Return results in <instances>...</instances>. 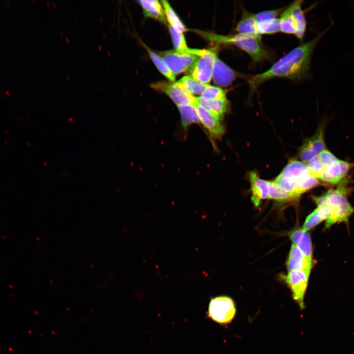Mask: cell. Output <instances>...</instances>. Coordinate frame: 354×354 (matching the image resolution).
<instances>
[{"instance_id": "1", "label": "cell", "mask_w": 354, "mask_h": 354, "mask_svg": "<svg viewBox=\"0 0 354 354\" xmlns=\"http://www.w3.org/2000/svg\"><path fill=\"white\" fill-rule=\"evenodd\" d=\"M329 27L316 37L289 51L267 70L249 76L247 82L252 92L264 82L273 78L299 80L308 73L312 54L317 43Z\"/></svg>"}, {"instance_id": "2", "label": "cell", "mask_w": 354, "mask_h": 354, "mask_svg": "<svg viewBox=\"0 0 354 354\" xmlns=\"http://www.w3.org/2000/svg\"><path fill=\"white\" fill-rule=\"evenodd\" d=\"M348 193L345 185H341L329 189L322 196L313 197L324 218L326 228L338 223H348L354 213V207L348 200Z\"/></svg>"}, {"instance_id": "3", "label": "cell", "mask_w": 354, "mask_h": 354, "mask_svg": "<svg viewBox=\"0 0 354 354\" xmlns=\"http://www.w3.org/2000/svg\"><path fill=\"white\" fill-rule=\"evenodd\" d=\"M274 181L294 199L316 187L319 181L310 173L306 164L292 159Z\"/></svg>"}, {"instance_id": "4", "label": "cell", "mask_w": 354, "mask_h": 354, "mask_svg": "<svg viewBox=\"0 0 354 354\" xmlns=\"http://www.w3.org/2000/svg\"><path fill=\"white\" fill-rule=\"evenodd\" d=\"M209 40L220 43L233 44L246 53L255 62L271 59V54L264 47L260 35L238 33L223 36L212 33L203 34Z\"/></svg>"}, {"instance_id": "5", "label": "cell", "mask_w": 354, "mask_h": 354, "mask_svg": "<svg viewBox=\"0 0 354 354\" xmlns=\"http://www.w3.org/2000/svg\"><path fill=\"white\" fill-rule=\"evenodd\" d=\"M318 156L323 168L320 180L328 184L334 185L342 182L350 170L354 167V163L341 160L326 149Z\"/></svg>"}, {"instance_id": "6", "label": "cell", "mask_w": 354, "mask_h": 354, "mask_svg": "<svg viewBox=\"0 0 354 354\" xmlns=\"http://www.w3.org/2000/svg\"><path fill=\"white\" fill-rule=\"evenodd\" d=\"M236 312L235 303L228 296H215L209 301L207 313L208 317L219 324L225 325L231 323Z\"/></svg>"}, {"instance_id": "7", "label": "cell", "mask_w": 354, "mask_h": 354, "mask_svg": "<svg viewBox=\"0 0 354 354\" xmlns=\"http://www.w3.org/2000/svg\"><path fill=\"white\" fill-rule=\"evenodd\" d=\"M159 54L175 76L190 69L200 57L189 52L175 49L159 52Z\"/></svg>"}, {"instance_id": "8", "label": "cell", "mask_w": 354, "mask_h": 354, "mask_svg": "<svg viewBox=\"0 0 354 354\" xmlns=\"http://www.w3.org/2000/svg\"><path fill=\"white\" fill-rule=\"evenodd\" d=\"M216 51L212 49H202L199 58L190 69V76L199 82L207 84L212 78Z\"/></svg>"}, {"instance_id": "9", "label": "cell", "mask_w": 354, "mask_h": 354, "mask_svg": "<svg viewBox=\"0 0 354 354\" xmlns=\"http://www.w3.org/2000/svg\"><path fill=\"white\" fill-rule=\"evenodd\" d=\"M310 274L302 270H294L289 271L286 276H283L284 280L291 289L294 299L301 309L305 307L304 297Z\"/></svg>"}, {"instance_id": "10", "label": "cell", "mask_w": 354, "mask_h": 354, "mask_svg": "<svg viewBox=\"0 0 354 354\" xmlns=\"http://www.w3.org/2000/svg\"><path fill=\"white\" fill-rule=\"evenodd\" d=\"M154 89L167 94L177 105H193L195 103V96L184 91L174 82L160 81L152 84Z\"/></svg>"}, {"instance_id": "11", "label": "cell", "mask_w": 354, "mask_h": 354, "mask_svg": "<svg viewBox=\"0 0 354 354\" xmlns=\"http://www.w3.org/2000/svg\"><path fill=\"white\" fill-rule=\"evenodd\" d=\"M194 105L197 111L200 123L207 130L211 137L215 139L221 138L225 131L222 119L205 109L196 102Z\"/></svg>"}, {"instance_id": "12", "label": "cell", "mask_w": 354, "mask_h": 354, "mask_svg": "<svg viewBox=\"0 0 354 354\" xmlns=\"http://www.w3.org/2000/svg\"><path fill=\"white\" fill-rule=\"evenodd\" d=\"M239 74L221 60L216 58L213 65L212 78L218 86L226 87L230 85Z\"/></svg>"}, {"instance_id": "13", "label": "cell", "mask_w": 354, "mask_h": 354, "mask_svg": "<svg viewBox=\"0 0 354 354\" xmlns=\"http://www.w3.org/2000/svg\"><path fill=\"white\" fill-rule=\"evenodd\" d=\"M312 266V259L307 257L295 245L293 244L287 262L289 271L302 270L310 274Z\"/></svg>"}, {"instance_id": "14", "label": "cell", "mask_w": 354, "mask_h": 354, "mask_svg": "<svg viewBox=\"0 0 354 354\" xmlns=\"http://www.w3.org/2000/svg\"><path fill=\"white\" fill-rule=\"evenodd\" d=\"M249 179L252 193L251 199L254 205L258 206L262 200L268 198L267 181L260 178L258 174L254 171L250 173Z\"/></svg>"}, {"instance_id": "15", "label": "cell", "mask_w": 354, "mask_h": 354, "mask_svg": "<svg viewBox=\"0 0 354 354\" xmlns=\"http://www.w3.org/2000/svg\"><path fill=\"white\" fill-rule=\"evenodd\" d=\"M195 102L205 109L223 119L228 110L229 102L226 97L206 100L200 96H195Z\"/></svg>"}, {"instance_id": "16", "label": "cell", "mask_w": 354, "mask_h": 354, "mask_svg": "<svg viewBox=\"0 0 354 354\" xmlns=\"http://www.w3.org/2000/svg\"><path fill=\"white\" fill-rule=\"evenodd\" d=\"M302 0H296L289 6L296 27L295 35L300 40L303 38L307 25L304 13L302 9Z\"/></svg>"}, {"instance_id": "17", "label": "cell", "mask_w": 354, "mask_h": 354, "mask_svg": "<svg viewBox=\"0 0 354 354\" xmlns=\"http://www.w3.org/2000/svg\"><path fill=\"white\" fill-rule=\"evenodd\" d=\"M293 244L295 245L307 257L312 259V246L310 236L303 229L293 232L290 236Z\"/></svg>"}, {"instance_id": "18", "label": "cell", "mask_w": 354, "mask_h": 354, "mask_svg": "<svg viewBox=\"0 0 354 354\" xmlns=\"http://www.w3.org/2000/svg\"><path fill=\"white\" fill-rule=\"evenodd\" d=\"M137 2L142 6L146 17H150L165 23L166 17L164 9L157 0H141Z\"/></svg>"}, {"instance_id": "19", "label": "cell", "mask_w": 354, "mask_h": 354, "mask_svg": "<svg viewBox=\"0 0 354 354\" xmlns=\"http://www.w3.org/2000/svg\"><path fill=\"white\" fill-rule=\"evenodd\" d=\"M236 30L238 33L260 35L255 14L243 10L241 18L237 23Z\"/></svg>"}, {"instance_id": "20", "label": "cell", "mask_w": 354, "mask_h": 354, "mask_svg": "<svg viewBox=\"0 0 354 354\" xmlns=\"http://www.w3.org/2000/svg\"><path fill=\"white\" fill-rule=\"evenodd\" d=\"M186 92L191 95H201L208 84H205L190 76H185L175 83Z\"/></svg>"}, {"instance_id": "21", "label": "cell", "mask_w": 354, "mask_h": 354, "mask_svg": "<svg viewBox=\"0 0 354 354\" xmlns=\"http://www.w3.org/2000/svg\"><path fill=\"white\" fill-rule=\"evenodd\" d=\"M177 107L181 117V125L184 130H186L190 125L200 122L194 105H179Z\"/></svg>"}, {"instance_id": "22", "label": "cell", "mask_w": 354, "mask_h": 354, "mask_svg": "<svg viewBox=\"0 0 354 354\" xmlns=\"http://www.w3.org/2000/svg\"><path fill=\"white\" fill-rule=\"evenodd\" d=\"M304 142L315 155H319L325 149L323 127L319 126L315 134Z\"/></svg>"}, {"instance_id": "23", "label": "cell", "mask_w": 354, "mask_h": 354, "mask_svg": "<svg viewBox=\"0 0 354 354\" xmlns=\"http://www.w3.org/2000/svg\"><path fill=\"white\" fill-rule=\"evenodd\" d=\"M163 6L165 15L169 24L175 29L177 31L182 32L185 31L187 29L181 22L177 15L169 4L168 1L165 0H161Z\"/></svg>"}, {"instance_id": "24", "label": "cell", "mask_w": 354, "mask_h": 354, "mask_svg": "<svg viewBox=\"0 0 354 354\" xmlns=\"http://www.w3.org/2000/svg\"><path fill=\"white\" fill-rule=\"evenodd\" d=\"M279 20L280 31L289 34H295L296 27L289 7L282 12Z\"/></svg>"}, {"instance_id": "25", "label": "cell", "mask_w": 354, "mask_h": 354, "mask_svg": "<svg viewBox=\"0 0 354 354\" xmlns=\"http://www.w3.org/2000/svg\"><path fill=\"white\" fill-rule=\"evenodd\" d=\"M149 56L158 70L171 82L175 81V75L171 72L162 57L145 46Z\"/></svg>"}, {"instance_id": "26", "label": "cell", "mask_w": 354, "mask_h": 354, "mask_svg": "<svg viewBox=\"0 0 354 354\" xmlns=\"http://www.w3.org/2000/svg\"><path fill=\"white\" fill-rule=\"evenodd\" d=\"M267 181L268 185L267 199L277 201H287L294 199L289 193L280 188L274 181Z\"/></svg>"}, {"instance_id": "27", "label": "cell", "mask_w": 354, "mask_h": 354, "mask_svg": "<svg viewBox=\"0 0 354 354\" xmlns=\"http://www.w3.org/2000/svg\"><path fill=\"white\" fill-rule=\"evenodd\" d=\"M258 34H271L280 31L279 18L257 23Z\"/></svg>"}, {"instance_id": "28", "label": "cell", "mask_w": 354, "mask_h": 354, "mask_svg": "<svg viewBox=\"0 0 354 354\" xmlns=\"http://www.w3.org/2000/svg\"><path fill=\"white\" fill-rule=\"evenodd\" d=\"M169 30L175 50L190 53V48L188 47L182 32L177 31L170 25H169Z\"/></svg>"}, {"instance_id": "29", "label": "cell", "mask_w": 354, "mask_h": 354, "mask_svg": "<svg viewBox=\"0 0 354 354\" xmlns=\"http://www.w3.org/2000/svg\"><path fill=\"white\" fill-rule=\"evenodd\" d=\"M201 96L208 101L226 97V92L219 87L208 84Z\"/></svg>"}, {"instance_id": "30", "label": "cell", "mask_w": 354, "mask_h": 354, "mask_svg": "<svg viewBox=\"0 0 354 354\" xmlns=\"http://www.w3.org/2000/svg\"><path fill=\"white\" fill-rule=\"evenodd\" d=\"M323 221L324 218L316 208L306 217L302 229L305 231L309 230Z\"/></svg>"}, {"instance_id": "31", "label": "cell", "mask_w": 354, "mask_h": 354, "mask_svg": "<svg viewBox=\"0 0 354 354\" xmlns=\"http://www.w3.org/2000/svg\"><path fill=\"white\" fill-rule=\"evenodd\" d=\"M306 165L311 174L320 180L323 174V168L318 155L307 162Z\"/></svg>"}, {"instance_id": "32", "label": "cell", "mask_w": 354, "mask_h": 354, "mask_svg": "<svg viewBox=\"0 0 354 354\" xmlns=\"http://www.w3.org/2000/svg\"><path fill=\"white\" fill-rule=\"evenodd\" d=\"M282 8L261 11L255 14L257 23L277 18V17L282 12Z\"/></svg>"}]
</instances>
